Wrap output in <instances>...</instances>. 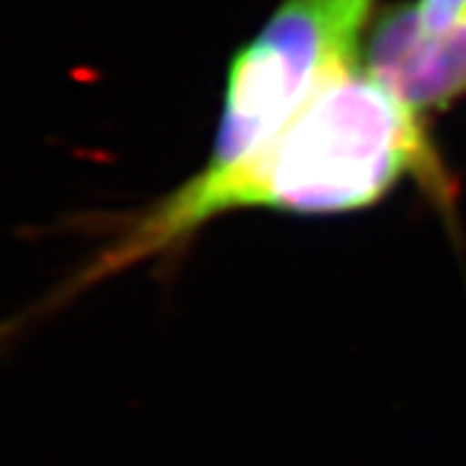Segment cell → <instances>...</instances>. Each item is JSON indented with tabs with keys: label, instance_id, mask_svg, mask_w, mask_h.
Returning <instances> with one entry per match:
<instances>
[{
	"label": "cell",
	"instance_id": "obj_1",
	"mask_svg": "<svg viewBox=\"0 0 466 466\" xmlns=\"http://www.w3.org/2000/svg\"><path fill=\"white\" fill-rule=\"evenodd\" d=\"M404 177L417 179L433 200L451 205L453 189L420 115L366 67L350 63L334 70L254 156L226 171H198L179 189L125 218L96 254L5 327L16 334L26 321L52 317L88 288L174 254L205 223L226 213L363 210L381 202Z\"/></svg>",
	"mask_w": 466,
	"mask_h": 466
},
{
	"label": "cell",
	"instance_id": "obj_2",
	"mask_svg": "<svg viewBox=\"0 0 466 466\" xmlns=\"http://www.w3.org/2000/svg\"><path fill=\"white\" fill-rule=\"evenodd\" d=\"M368 0H283L236 55L210 158L226 171L267 146L334 70L358 63Z\"/></svg>",
	"mask_w": 466,
	"mask_h": 466
},
{
	"label": "cell",
	"instance_id": "obj_3",
	"mask_svg": "<svg viewBox=\"0 0 466 466\" xmlns=\"http://www.w3.org/2000/svg\"><path fill=\"white\" fill-rule=\"evenodd\" d=\"M363 60L412 112L441 109L466 94V16L428 32L417 5H394L373 26Z\"/></svg>",
	"mask_w": 466,
	"mask_h": 466
},
{
	"label": "cell",
	"instance_id": "obj_4",
	"mask_svg": "<svg viewBox=\"0 0 466 466\" xmlns=\"http://www.w3.org/2000/svg\"><path fill=\"white\" fill-rule=\"evenodd\" d=\"M417 16L428 32H441L466 16V0H420Z\"/></svg>",
	"mask_w": 466,
	"mask_h": 466
}]
</instances>
